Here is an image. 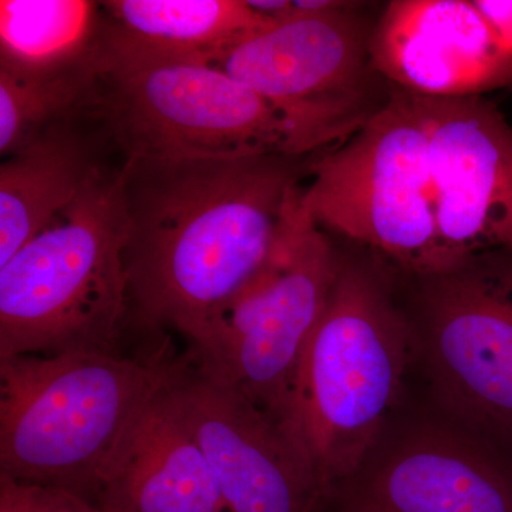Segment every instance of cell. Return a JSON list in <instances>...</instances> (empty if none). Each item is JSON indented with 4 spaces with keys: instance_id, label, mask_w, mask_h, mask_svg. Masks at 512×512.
I'll return each mask as SVG.
<instances>
[{
    "instance_id": "1",
    "label": "cell",
    "mask_w": 512,
    "mask_h": 512,
    "mask_svg": "<svg viewBox=\"0 0 512 512\" xmlns=\"http://www.w3.org/2000/svg\"><path fill=\"white\" fill-rule=\"evenodd\" d=\"M302 160H123L128 325L197 346L271 261Z\"/></svg>"
},
{
    "instance_id": "2",
    "label": "cell",
    "mask_w": 512,
    "mask_h": 512,
    "mask_svg": "<svg viewBox=\"0 0 512 512\" xmlns=\"http://www.w3.org/2000/svg\"><path fill=\"white\" fill-rule=\"evenodd\" d=\"M410 330L382 279L340 259L279 427L322 495L363 463L399 393Z\"/></svg>"
},
{
    "instance_id": "3",
    "label": "cell",
    "mask_w": 512,
    "mask_h": 512,
    "mask_svg": "<svg viewBox=\"0 0 512 512\" xmlns=\"http://www.w3.org/2000/svg\"><path fill=\"white\" fill-rule=\"evenodd\" d=\"M165 349L136 359L72 352L0 360V476L92 501L127 424L183 365Z\"/></svg>"
},
{
    "instance_id": "4",
    "label": "cell",
    "mask_w": 512,
    "mask_h": 512,
    "mask_svg": "<svg viewBox=\"0 0 512 512\" xmlns=\"http://www.w3.org/2000/svg\"><path fill=\"white\" fill-rule=\"evenodd\" d=\"M121 164L0 266V360L114 352L128 325Z\"/></svg>"
},
{
    "instance_id": "5",
    "label": "cell",
    "mask_w": 512,
    "mask_h": 512,
    "mask_svg": "<svg viewBox=\"0 0 512 512\" xmlns=\"http://www.w3.org/2000/svg\"><path fill=\"white\" fill-rule=\"evenodd\" d=\"M93 66L90 114L123 160L285 154L274 110L211 64L138 52L99 33Z\"/></svg>"
},
{
    "instance_id": "6",
    "label": "cell",
    "mask_w": 512,
    "mask_h": 512,
    "mask_svg": "<svg viewBox=\"0 0 512 512\" xmlns=\"http://www.w3.org/2000/svg\"><path fill=\"white\" fill-rule=\"evenodd\" d=\"M301 202L320 228L367 245L423 278L466 268L437 227L429 138L410 93L386 104L345 143L309 164Z\"/></svg>"
},
{
    "instance_id": "7",
    "label": "cell",
    "mask_w": 512,
    "mask_h": 512,
    "mask_svg": "<svg viewBox=\"0 0 512 512\" xmlns=\"http://www.w3.org/2000/svg\"><path fill=\"white\" fill-rule=\"evenodd\" d=\"M360 3L295 0L293 15L232 47L211 64L274 110L293 158L348 141L387 97L370 57ZM392 93V90H390Z\"/></svg>"
},
{
    "instance_id": "8",
    "label": "cell",
    "mask_w": 512,
    "mask_h": 512,
    "mask_svg": "<svg viewBox=\"0 0 512 512\" xmlns=\"http://www.w3.org/2000/svg\"><path fill=\"white\" fill-rule=\"evenodd\" d=\"M301 192L298 184L289 194L269 264L191 355L278 426L340 265L325 232L303 208Z\"/></svg>"
},
{
    "instance_id": "9",
    "label": "cell",
    "mask_w": 512,
    "mask_h": 512,
    "mask_svg": "<svg viewBox=\"0 0 512 512\" xmlns=\"http://www.w3.org/2000/svg\"><path fill=\"white\" fill-rule=\"evenodd\" d=\"M218 485L227 512H315L323 497L284 431L192 356L165 387Z\"/></svg>"
},
{
    "instance_id": "10",
    "label": "cell",
    "mask_w": 512,
    "mask_h": 512,
    "mask_svg": "<svg viewBox=\"0 0 512 512\" xmlns=\"http://www.w3.org/2000/svg\"><path fill=\"white\" fill-rule=\"evenodd\" d=\"M427 138L437 227L467 266L484 249L512 254V126L483 96L410 93Z\"/></svg>"
},
{
    "instance_id": "11",
    "label": "cell",
    "mask_w": 512,
    "mask_h": 512,
    "mask_svg": "<svg viewBox=\"0 0 512 512\" xmlns=\"http://www.w3.org/2000/svg\"><path fill=\"white\" fill-rule=\"evenodd\" d=\"M424 288V342L441 397L464 419L512 437V281L463 268Z\"/></svg>"
},
{
    "instance_id": "12",
    "label": "cell",
    "mask_w": 512,
    "mask_h": 512,
    "mask_svg": "<svg viewBox=\"0 0 512 512\" xmlns=\"http://www.w3.org/2000/svg\"><path fill=\"white\" fill-rule=\"evenodd\" d=\"M377 74L424 97L483 96L512 82L505 55L474 0H394L370 35Z\"/></svg>"
},
{
    "instance_id": "13",
    "label": "cell",
    "mask_w": 512,
    "mask_h": 512,
    "mask_svg": "<svg viewBox=\"0 0 512 512\" xmlns=\"http://www.w3.org/2000/svg\"><path fill=\"white\" fill-rule=\"evenodd\" d=\"M165 387L134 414L104 460L97 505L106 512H227L210 464Z\"/></svg>"
},
{
    "instance_id": "14",
    "label": "cell",
    "mask_w": 512,
    "mask_h": 512,
    "mask_svg": "<svg viewBox=\"0 0 512 512\" xmlns=\"http://www.w3.org/2000/svg\"><path fill=\"white\" fill-rule=\"evenodd\" d=\"M352 512H512V473L450 434H417L377 471Z\"/></svg>"
},
{
    "instance_id": "15",
    "label": "cell",
    "mask_w": 512,
    "mask_h": 512,
    "mask_svg": "<svg viewBox=\"0 0 512 512\" xmlns=\"http://www.w3.org/2000/svg\"><path fill=\"white\" fill-rule=\"evenodd\" d=\"M90 119L87 110L60 121L0 165V266L49 227L106 165L100 154L109 140L100 126L92 130L96 120L86 127Z\"/></svg>"
},
{
    "instance_id": "16",
    "label": "cell",
    "mask_w": 512,
    "mask_h": 512,
    "mask_svg": "<svg viewBox=\"0 0 512 512\" xmlns=\"http://www.w3.org/2000/svg\"><path fill=\"white\" fill-rule=\"evenodd\" d=\"M100 6V33L107 40L205 64L275 26L249 8L247 0H110Z\"/></svg>"
},
{
    "instance_id": "17",
    "label": "cell",
    "mask_w": 512,
    "mask_h": 512,
    "mask_svg": "<svg viewBox=\"0 0 512 512\" xmlns=\"http://www.w3.org/2000/svg\"><path fill=\"white\" fill-rule=\"evenodd\" d=\"M101 26V6L87 0H2L0 67L49 73L89 62Z\"/></svg>"
},
{
    "instance_id": "18",
    "label": "cell",
    "mask_w": 512,
    "mask_h": 512,
    "mask_svg": "<svg viewBox=\"0 0 512 512\" xmlns=\"http://www.w3.org/2000/svg\"><path fill=\"white\" fill-rule=\"evenodd\" d=\"M93 57L89 62L59 72L22 73L0 67V153L3 157L25 147L47 128L90 109Z\"/></svg>"
},
{
    "instance_id": "19",
    "label": "cell",
    "mask_w": 512,
    "mask_h": 512,
    "mask_svg": "<svg viewBox=\"0 0 512 512\" xmlns=\"http://www.w3.org/2000/svg\"><path fill=\"white\" fill-rule=\"evenodd\" d=\"M0 512H106L80 495L0 476Z\"/></svg>"
},
{
    "instance_id": "20",
    "label": "cell",
    "mask_w": 512,
    "mask_h": 512,
    "mask_svg": "<svg viewBox=\"0 0 512 512\" xmlns=\"http://www.w3.org/2000/svg\"><path fill=\"white\" fill-rule=\"evenodd\" d=\"M497 45L512 57V0H474Z\"/></svg>"
},
{
    "instance_id": "21",
    "label": "cell",
    "mask_w": 512,
    "mask_h": 512,
    "mask_svg": "<svg viewBox=\"0 0 512 512\" xmlns=\"http://www.w3.org/2000/svg\"><path fill=\"white\" fill-rule=\"evenodd\" d=\"M511 278H512V274H511Z\"/></svg>"
}]
</instances>
